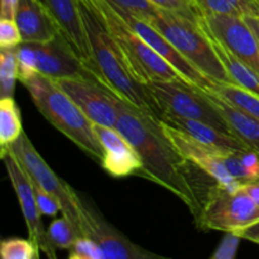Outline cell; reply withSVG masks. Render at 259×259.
<instances>
[{
  "mask_svg": "<svg viewBox=\"0 0 259 259\" xmlns=\"http://www.w3.org/2000/svg\"><path fill=\"white\" fill-rule=\"evenodd\" d=\"M115 128L128 139L143 164V177L174 192L189 207L195 223L202 210L199 184L187 161L162 132L159 120L123 99L115 98Z\"/></svg>",
  "mask_w": 259,
  "mask_h": 259,
  "instance_id": "obj_1",
  "label": "cell"
},
{
  "mask_svg": "<svg viewBox=\"0 0 259 259\" xmlns=\"http://www.w3.org/2000/svg\"><path fill=\"white\" fill-rule=\"evenodd\" d=\"M80 13L90 42L94 61L104 86L114 95L128 101L159 120L161 111L147 90L146 85L136 80L123 52L109 32L100 13L91 0H78Z\"/></svg>",
  "mask_w": 259,
  "mask_h": 259,
  "instance_id": "obj_2",
  "label": "cell"
},
{
  "mask_svg": "<svg viewBox=\"0 0 259 259\" xmlns=\"http://www.w3.org/2000/svg\"><path fill=\"white\" fill-rule=\"evenodd\" d=\"M22 83L29 93L38 111L48 123L88 153L94 161L103 164L104 149L96 138L93 123L53 80L37 73Z\"/></svg>",
  "mask_w": 259,
  "mask_h": 259,
  "instance_id": "obj_3",
  "label": "cell"
},
{
  "mask_svg": "<svg viewBox=\"0 0 259 259\" xmlns=\"http://www.w3.org/2000/svg\"><path fill=\"white\" fill-rule=\"evenodd\" d=\"M146 22L161 32L190 63L210 80L233 83L200 22L161 8Z\"/></svg>",
  "mask_w": 259,
  "mask_h": 259,
  "instance_id": "obj_4",
  "label": "cell"
},
{
  "mask_svg": "<svg viewBox=\"0 0 259 259\" xmlns=\"http://www.w3.org/2000/svg\"><path fill=\"white\" fill-rule=\"evenodd\" d=\"M91 2L99 10L109 32L123 52L124 58L137 81L143 85L157 81H186L174 66L169 65L129 28L108 0Z\"/></svg>",
  "mask_w": 259,
  "mask_h": 259,
  "instance_id": "obj_5",
  "label": "cell"
},
{
  "mask_svg": "<svg viewBox=\"0 0 259 259\" xmlns=\"http://www.w3.org/2000/svg\"><path fill=\"white\" fill-rule=\"evenodd\" d=\"M162 114H172L202 121L233 136L229 125L206 90L186 81H157L146 83Z\"/></svg>",
  "mask_w": 259,
  "mask_h": 259,
  "instance_id": "obj_6",
  "label": "cell"
},
{
  "mask_svg": "<svg viewBox=\"0 0 259 259\" xmlns=\"http://www.w3.org/2000/svg\"><path fill=\"white\" fill-rule=\"evenodd\" d=\"M259 220V207L244 187L237 189L212 182L205 194L196 227L201 230L237 233Z\"/></svg>",
  "mask_w": 259,
  "mask_h": 259,
  "instance_id": "obj_7",
  "label": "cell"
},
{
  "mask_svg": "<svg viewBox=\"0 0 259 259\" xmlns=\"http://www.w3.org/2000/svg\"><path fill=\"white\" fill-rule=\"evenodd\" d=\"M7 153H12L17 158L33 184L42 187L57 200L62 217L73 225L80 237H83L81 229L80 195L51 169L24 132L0 157L3 158Z\"/></svg>",
  "mask_w": 259,
  "mask_h": 259,
  "instance_id": "obj_8",
  "label": "cell"
},
{
  "mask_svg": "<svg viewBox=\"0 0 259 259\" xmlns=\"http://www.w3.org/2000/svg\"><path fill=\"white\" fill-rule=\"evenodd\" d=\"M80 207L82 235L98 243L104 259H172L144 249L132 242L104 218L90 200L80 196Z\"/></svg>",
  "mask_w": 259,
  "mask_h": 259,
  "instance_id": "obj_9",
  "label": "cell"
},
{
  "mask_svg": "<svg viewBox=\"0 0 259 259\" xmlns=\"http://www.w3.org/2000/svg\"><path fill=\"white\" fill-rule=\"evenodd\" d=\"M200 24L233 55L259 73V40L244 18L204 14L200 15Z\"/></svg>",
  "mask_w": 259,
  "mask_h": 259,
  "instance_id": "obj_10",
  "label": "cell"
},
{
  "mask_svg": "<svg viewBox=\"0 0 259 259\" xmlns=\"http://www.w3.org/2000/svg\"><path fill=\"white\" fill-rule=\"evenodd\" d=\"M53 82L78 106L94 124L115 128L118 121L115 98L109 89L95 81L57 78Z\"/></svg>",
  "mask_w": 259,
  "mask_h": 259,
  "instance_id": "obj_11",
  "label": "cell"
},
{
  "mask_svg": "<svg viewBox=\"0 0 259 259\" xmlns=\"http://www.w3.org/2000/svg\"><path fill=\"white\" fill-rule=\"evenodd\" d=\"M3 161H4L10 182L17 194L18 201L22 207L29 239L34 243L38 250L42 252L47 259H57L55 245L50 240L47 230L43 227L42 219H40L42 214L38 209L34 190H33V185L29 177L12 153L5 154L3 157Z\"/></svg>",
  "mask_w": 259,
  "mask_h": 259,
  "instance_id": "obj_12",
  "label": "cell"
},
{
  "mask_svg": "<svg viewBox=\"0 0 259 259\" xmlns=\"http://www.w3.org/2000/svg\"><path fill=\"white\" fill-rule=\"evenodd\" d=\"M111 7L114 8V10H115L119 15H120L121 19L129 25V28H131L132 30H134L147 45L151 46V47L153 48L161 57H163L169 65L174 66V67L184 76V78L187 82L191 83V85L194 86H197V88L204 89V90H209V89L211 88L214 81H211L209 77H206V76L202 72H200L192 63H190L189 61L175 48V46L172 45L161 32H158L153 25H151L148 22L138 18L137 15L132 14L128 10L121 9V8L116 7V5L114 4H111Z\"/></svg>",
  "mask_w": 259,
  "mask_h": 259,
  "instance_id": "obj_13",
  "label": "cell"
},
{
  "mask_svg": "<svg viewBox=\"0 0 259 259\" xmlns=\"http://www.w3.org/2000/svg\"><path fill=\"white\" fill-rule=\"evenodd\" d=\"M38 61V73L51 78H78L99 82L95 73L82 62L68 40L58 34L46 43H32ZM100 83V82H99Z\"/></svg>",
  "mask_w": 259,
  "mask_h": 259,
  "instance_id": "obj_14",
  "label": "cell"
},
{
  "mask_svg": "<svg viewBox=\"0 0 259 259\" xmlns=\"http://www.w3.org/2000/svg\"><path fill=\"white\" fill-rule=\"evenodd\" d=\"M159 123H161L162 132L166 136V138L171 142L172 146L187 161L191 162L200 171L207 175L212 181L218 182L222 186L232 187V189H237V187L242 186L230 176L227 167H225L224 161H223L224 153L229 151H220V149L205 146V144L195 141L191 137L186 136L182 132L172 128V126L167 125L162 121H159Z\"/></svg>",
  "mask_w": 259,
  "mask_h": 259,
  "instance_id": "obj_15",
  "label": "cell"
},
{
  "mask_svg": "<svg viewBox=\"0 0 259 259\" xmlns=\"http://www.w3.org/2000/svg\"><path fill=\"white\" fill-rule=\"evenodd\" d=\"M51 15L58 24L61 34L68 40L82 62L95 73L99 82L104 86L101 76L94 61L90 42L80 13L78 0H42Z\"/></svg>",
  "mask_w": 259,
  "mask_h": 259,
  "instance_id": "obj_16",
  "label": "cell"
},
{
  "mask_svg": "<svg viewBox=\"0 0 259 259\" xmlns=\"http://www.w3.org/2000/svg\"><path fill=\"white\" fill-rule=\"evenodd\" d=\"M94 132L104 149L103 168L113 177L143 176V164L136 149L116 128L93 123Z\"/></svg>",
  "mask_w": 259,
  "mask_h": 259,
  "instance_id": "obj_17",
  "label": "cell"
},
{
  "mask_svg": "<svg viewBox=\"0 0 259 259\" xmlns=\"http://www.w3.org/2000/svg\"><path fill=\"white\" fill-rule=\"evenodd\" d=\"M23 43H46L61 34L42 0H19L14 17Z\"/></svg>",
  "mask_w": 259,
  "mask_h": 259,
  "instance_id": "obj_18",
  "label": "cell"
},
{
  "mask_svg": "<svg viewBox=\"0 0 259 259\" xmlns=\"http://www.w3.org/2000/svg\"><path fill=\"white\" fill-rule=\"evenodd\" d=\"M159 121L182 132L205 146L212 147V148L220 149V151L244 152L250 149L244 142H242L237 137L224 133L209 124L202 123V121L181 118V116L172 115V114H162Z\"/></svg>",
  "mask_w": 259,
  "mask_h": 259,
  "instance_id": "obj_19",
  "label": "cell"
},
{
  "mask_svg": "<svg viewBox=\"0 0 259 259\" xmlns=\"http://www.w3.org/2000/svg\"><path fill=\"white\" fill-rule=\"evenodd\" d=\"M209 93V91H207ZM211 99L214 100L215 105L218 106L219 111L224 119L227 120L228 125H229L230 131H232L233 136L239 138L240 141L244 142L250 149L255 151L259 153V120L253 118V116L248 115L244 111L239 110V109L234 108V106L229 105L222 100L218 96L212 95Z\"/></svg>",
  "mask_w": 259,
  "mask_h": 259,
  "instance_id": "obj_20",
  "label": "cell"
},
{
  "mask_svg": "<svg viewBox=\"0 0 259 259\" xmlns=\"http://www.w3.org/2000/svg\"><path fill=\"white\" fill-rule=\"evenodd\" d=\"M207 35L210 37V40H211L220 61L223 62L228 75H229L230 81L259 96V73L257 71H254L250 66H248L247 63L239 60L237 56L233 55L224 45H222L219 40L215 39L209 33H207Z\"/></svg>",
  "mask_w": 259,
  "mask_h": 259,
  "instance_id": "obj_21",
  "label": "cell"
},
{
  "mask_svg": "<svg viewBox=\"0 0 259 259\" xmlns=\"http://www.w3.org/2000/svg\"><path fill=\"white\" fill-rule=\"evenodd\" d=\"M206 91L259 120V96L255 94L230 82H214Z\"/></svg>",
  "mask_w": 259,
  "mask_h": 259,
  "instance_id": "obj_22",
  "label": "cell"
},
{
  "mask_svg": "<svg viewBox=\"0 0 259 259\" xmlns=\"http://www.w3.org/2000/svg\"><path fill=\"white\" fill-rule=\"evenodd\" d=\"M200 15L225 14L239 18L259 17V0H192Z\"/></svg>",
  "mask_w": 259,
  "mask_h": 259,
  "instance_id": "obj_23",
  "label": "cell"
},
{
  "mask_svg": "<svg viewBox=\"0 0 259 259\" xmlns=\"http://www.w3.org/2000/svg\"><path fill=\"white\" fill-rule=\"evenodd\" d=\"M23 134L22 116L14 98L0 100V154Z\"/></svg>",
  "mask_w": 259,
  "mask_h": 259,
  "instance_id": "obj_24",
  "label": "cell"
},
{
  "mask_svg": "<svg viewBox=\"0 0 259 259\" xmlns=\"http://www.w3.org/2000/svg\"><path fill=\"white\" fill-rule=\"evenodd\" d=\"M18 80V61L15 48L0 51V99L14 98L15 81Z\"/></svg>",
  "mask_w": 259,
  "mask_h": 259,
  "instance_id": "obj_25",
  "label": "cell"
},
{
  "mask_svg": "<svg viewBox=\"0 0 259 259\" xmlns=\"http://www.w3.org/2000/svg\"><path fill=\"white\" fill-rule=\"evenodd\" d=\"M47 234L56 249L71 250L80 238L73 225L65 217L55 219L47 229Z\"/></svg>",
  "mask_w": 259,
  "mask_h": 259,
  "instance_id": "obj_26",
  "label": "cell"
},
{
  "mask_svg": "<svg viewBox=\"0 0 259 259\" xmlns=\"http://www.w3.org/2000/svg\"><path fill=\"white\" fill-rule=\"evenodd\" d=\"M39 250L30 239L8 238L0 245L2 259H35Z\"/></svg>",
  "mask_w": 259,
  "mask_h": 259,
  "instance_id": "obj_27",
  "label": "cell"
},
{
  "mask_svg": "<svg viewBox=\"0 0 259 259\" xmlns=\"http://www.w3.org/2000/svg\"><path fill=\"white\" fill-rule=\"evenodd\" d=\"M18 61V80L20 82L38 73L37 53L32 43H22L15 48Z\"/></svg>",
  "mask_w": 259,
  "mask_h": 259,
  "instance_id": "obj_28",
  "label": "cell"
},
{
  "mask_svg": "<svg viewBox=\"0 0 259 259\" xmlns=\"http://www.w3.org/2000/svg\"><path fill=\"white\" fill-rule=\"evenodd\" d=\"M161 9L184 15L194 22H200V13L191 0H149Z\"/></svg>",
  "mask_w": 259,
  "mask_h": 259,
  "instance_id": "obj_29",
  "label": "cell"
},
{
  "mask_svg": "<svg viewBox=\"0 0 259 259\" xmlns=\"http://www.w3.org/2000/svg\"><path fill=\"white\" fill-rule=\"evenodd\" d=\"M108 2L121 9L128 10L143 20H148L158 10V7L152 4L149 0H108Z\"/></svg>",
  "mask_w": 259,
  "mask_h": 259,
  "instance_id": "obj_30",
  "label": "cell"
},
{
  "mask_svg": "<svg viewBox=\"0 0 259 259\" xmlns=\"http://www.w3.org/2000/svg\"><path fill=\"white\" fill-rule=\"evenodd\" d=\"M23 43L19 28L14 19L0 18V48H17Z\"/></svg>",
  "mask_w": 259,
  "mask_h": 259,
  "instance_id": "obj_31",
  "label": "cell"
},
{
  "mask_svg": "<svg viewBox=\"0 0 259 259\" xmlns=\"http://www.w3.org/2000/svg\"><path fill=\"white\" fill-rule=\"evenodd\" d=\"M242 238L235 233H225L224 238L210 259H235Z\"/></svg>",
  "mask_w": 259,
  "mask_h": 259,
  "instance_id": "obj_32",
  "label": "cell"
},
{
  "mask_svg": "<svg viewBox=\"0 0 259 259\" xmlns=\"http://www.w3.org/2000/svg\"><path fill=\"white\" fill-rule=\"evenodd\" d=\"M32 185H33V190H34V196H35V200H37V205L40 214L47 215V217H55L58 211H61L60 204H58V201L52 196V195H50L47 191H45L42 187L33 184V182Z\"/></svg>",
  "mask_w": 259,
  "mask_h": 259,
  "instance_id": "obj_33",
  "label": "cell"
},
{
  "mask_svg": "<svg viewBox=\"0 0 259 259\" xmlns=\"http://www.w3.org/2000/svg\"><path fill=\"white\" fill-rule=\"evenodd\" d=\"M71 252L80 255L82 259H104L103 252L98 243L89 237L78 238Z\"/></svg>",
  "mask_w": 259,
  "mask_h": 259,
  "instance_id": "obj_34",
  "label": "cell"
},
{
  "mask_svg": "<svg viewBox=\"0 0 259 259\" xmlns=\"http://www.w3.org/2000/svg\"><path fill=\"white\" fill-rule=\"evenodd\" d=\"M235 234L239 235L242 239L249 240V242L257 243V244H259V220H257L255 223H253V224H250L249 227L239 230V232H237Z\"/></svg>",
  "mask_w": 259,
  "mask_h": 259,
  "instance_id": "obj_35",
  "label": "cell"
},
{
  "mask_svg": "<svg viewBox=\"0 0 259 259\" xmlns=\"http://www.w3.org/2000/svg\"><path fill=\"white\" fill-rule=\"evenodd\" d=\"M19 0H0V18L14 19Z\"/></svg>",
  "mask_w": 259,
  "mask_h": 259,
  "instance_id": "obj_36",
  "label": "cell"
},
{
  "mask_svg": "<svg viewBox=\"0 0 259 259\" xmlns=\"http://www.w3.org/2000/svg\"><path fill=\"white\" fill-rule=\"evenodd\" d=\"M243 187H244L245 191L249 194V196L254 200V202L259 207V181L249 182L247 185H243Z\"/></svg>",
  "mask_w": 259,
  "mask_h": 259,
  "instance_id": "obj_37",
  "label": "cell"
},
{
  "mask_svg": "<svg viewBox=\"0 0 259 259\" xmlns=\"http://www.w3.org/2000/svg\"><path fill=\"white\" fill-rule=\"evenodd\" d=\"M67 259H82V258H81L80 255H77V254H75V253H72V252H71L70 257H68Z\"/></svg>",
  "mask_w": 259,
  "mask_h": 259,
  "instance_id": "obj_38",
  "label": "cell"
},
{
  "mask_svg": "<svg viewBox=\"0 0 259 259\" xmlns=\"http://www.w3.org/2000/svg\"><path fill=\"white\" fill-rule=\"evenodd\" d=\"M35 259H39V255H37V258H35Z\"/></svg>",
  "mask_w": 259,
  "mask_h": 259,
  "instance_id": "obj_39",
  "label": "cell"
},
{
  "mask_svg": "<svg viewBox=\"0 0 259 259\" xmlns=\"http://www.w3.org/2000/svg\"><path fill=\"white\" fill-rule=\"evenodd\" d=\"M191 2H192V0H191Z\"/></svg>",
  "mask_w": 259,
  "mask_h": 259,
  "instance_id": "obj_40",
  "label": "cell"
}]
</instances>
